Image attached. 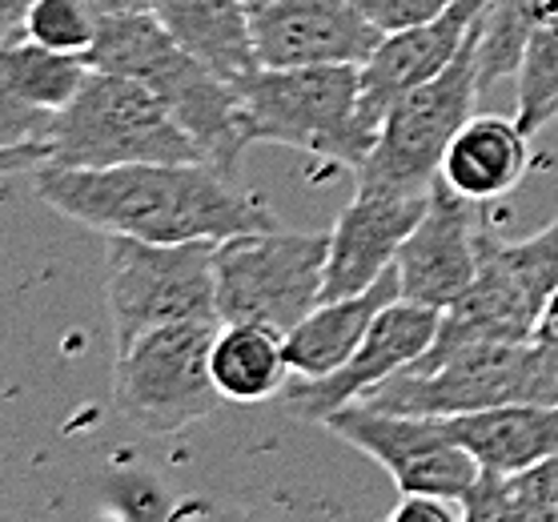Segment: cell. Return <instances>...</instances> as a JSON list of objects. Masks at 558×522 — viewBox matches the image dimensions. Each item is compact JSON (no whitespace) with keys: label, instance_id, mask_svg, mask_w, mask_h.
I'll use <instances>...</instances> for the list:
<instances>
[{"label":"cell","instance_id":"1","mask_svg":"<svg viewBox=\"0 0 558 522\" xmlns=\"http://www.w3.org/2000/svg\"><path fill=\"white\" fill-rule=\"evenodd\" d=\"M37 197L61 217L145 242H226L278 226L266 205L233 190L209 161H133L105 169H37Z\"/></svg>","mask_w":558,"mask_h":522},{"label":"cell","instance_id":"2","mask_svg":"<svg viewBox=\"0 0 558 522\" xmlns=\"http://www.w3.org/2000/svg\"><path fill=\"white\" fill-rule=\"evenodd\" d=\"M89 64L145 81L221 173H233L238 157L254 145L245 129L242 89L197 61L153 9H105Z\"/></svg>","mask_w":558,"mask_h":522},{"label":"cell","instance_id":"3","mask_svg":"<svg viewBox=\"0 0 558 522\" xmlns=\"http://www.w3.org/2000/svg\"><path fill=\"white\" fill-rule=\"evenodd\" d=\"M238 89L250 141L290 145L350 169L374 149L378 129L362 117V64L257 69Z\"/></svg>","mask_w":558,"mask_h":522},{"label":"cell","instance_id":"4","mask_svg":"<svg viewBox=\"0 0 558 522\" xmlns=\"http://www.w3.org/2000/svg\"><path fill=\"white\" fill-rule=\"evenodd\" d=\"M133 161H209V157L145 81L113 69H89L85 85L52 121L49 166L105 169Z\"/></svg>","mask_w":558,"mask_h":522},{"label":"cell","instance_id":"5","mask_svg":"<svg viewBox=\"0 0 558 522\" xmlns=\"http://www.w3.org/2000/svg\"><path fill=\"white\" fill-rule=\"evenodd\" d=\"M478 93H483V73H478V25H474L462 52L438 77L407 93L381 117L374 149L354 169L357 190L393 193V197L430 193L434 181L442 178V157L450 141L474 117Z\"/></svg>","mask_w":558,"mask_h":522},{"label":"cell","instance_id":"6","mask_svg":"<svg viewBox=\"0 0 558 522\" xmlns=\"http://www.w3.org/2000/svg\"><path fill=\"white\" fill-rule=\"evenodd\" d=\"M330 233L245 230L217 242V314L221 321H250L286 333L322 302Z\"/></svg>","mask_w":558,"mask_h":522},{"label":"cell","instance_id":"7","mask_svg":"<svg viewBox=\"0 0 558 522\" xmlns=\"http://www.w3.org/2000/svg\"><path fill=\"white\" fill-rule=\"evenodd\" d=\"M366 406L393 414H474L507 402H558V357L534 342H490L430 369H398L374 386Z\"/></svg>","mask_w":558,"mask_h":522},{"label":"cell","instance_id":"8","mask_svg":"<svg viewBox=\"0 0 558 522\" xmlns=\"http://www.w3.org/2000/svg\"><path fill=\"white\" fill-rule=\"evenodd\" d=\"M217 242H145L109 233V318L117 350L173 321H221L214 278Z\"/></svg>","mask_w":558,"mask_h":522},{"label":"cell","instance_id":"9","mask_svg":"<svg viewBox=\"0 0 558 522\" xmlns=\"http://www.w3.org/2000/svg\"><path fill=\"white\" fill-rule=\"evenodd\" d=\"M221 321H173L117 350L113 402L137 430L178 434L221 402L209 369Z\"/></svg>","mask_w":558,"mask_h":522},{"label":"cell","instance_id":"10","mask_svg":"<svg viewBox=\"0 0 558 522\" xmlns=\"http://www.w3.org/2000/svg\"><path fill=\"white\" fill-rule=\"evenodd\" d=\"M322 426L354 450L369 454L378 466H386L402 495L422 490V495L462 502L483 474V466L470 459V450H462L450 438L446 418L438 414H393V410L366 406V402H350L326 414Z\"/></svg>","mask_w":558,"mask_h":522},{"label":"cell","instance_id":"11","mask_svg":"<svg viewBox=\"0 0 558 522\" xmlns=\"http://www.w3.org/2000/svg\"><path fill=\"white\" fill-rule=\"evenodd\" d=\"M483 233L486 226L478 217V202L454 193L438 178L426 214L410 230V238L398 250V262H393L398 293L407 302H418V306L430 309L454 306L478 274Z\"/></svg>","mask_w":558,"mask_h":522},{"label":"cell","instance_id":"12","mask_svg":"<svg viewBox=\"0 0 558 522\" xmlns=\"http://www.w3.org/2000/svg\"><path fill=\"white\" fill-rule=\"evenodd\" d=\"M250 21L262 69L366 64L386 37L357 0H257Z\"/></svg>","mask_w":558,"mask_h":522},{"label":"cell","instance_id":"13","mask_svg":"<svg viewBox=\"0 0 558 522\" xmlns=\"http://www.w3.org/2000/svg\"><path fill=\"white\" fill-rule=\"evenodd\" d=\"M438 321H442V309L393 298L390 306L374 318V326L366 330L362 345L345 366H338L326 378H298L293 386H286L290 406L310 422H326V414H333V410L362 402L374 386H381L386 378H393L398 369H407L410 362H418L430 350Z\"/></svg>","mask_w":558,"mask_h":522},{"label":"cell","instance_id":"14","mask_svg":"<svg viewBox=\"0 0 558 522\" xmlns=\"http://www.w3.org/2000/svg\"><path fill=\"white\" fill-rule=\"evenodd\" d=\"M490 0H458L442 16L410 28H393L362 64V117L378 129L381 117L418 85L434 81L466 45Z\"/></svg>","mask_w":558,"mask_h":522},{"label":"cell","instance_id":"15","mask_svg":"<svg viewBox=\"0 0 558 522\" xmlns=\"http://www.w3.org/2000/svg\"><path fill=\"white\" fill-rule=\"evenodd\" d=\"M430 205V193L422 197H393V193L354 190V202L345 205L330 233V257H326V290L322 302L354 298L393 269L398 250L410 230L422 221Z\"/></svg>","mask_w":558,"mask_h":522},{"label":"cell","instance_id":"16","mask_svg":"<svg viewBox=\"0 0 558 522\" xmlns=\"http://www.w3.org/2000/svg\"><path fill=\"white\" fill-rule=\"evenodd\" d=\"M531 169V133L519 117H470L442 157V181L470 202L507 197Z\"/></svg>","mask_w":558,"mask_h":522},{"label":"cell","instance_id":"17","mask_svg":"<svg viewBox=\"0 0 558 522\" xmlns=\"http://www.w3.org/2000/svg\"><path fill=\"white\" fill-rule=\"evenodd\" d=\"M446 430L483 471L514 474L558 454V402H507L454 414L446 418Z\"/></svg>","mask_w":558,"mask_h":522},{"label":"cell","instance_id":"18","mask_svg":"<svg viewBox=\"0 0 558 522\" xmlns=\"http://www.w3.org/2000/svg\"><path fill=\"white\" fill-rule=\"evenodd\" d=\"M398 293V274L386 269L369 290L354 298H333L317 302L290 333H286V357H290L293 378H326L338 366H345L362 345L366 330L374 326L381 309L390 306Z\"/></svg>","mask_w":558,"mask_h":522},{"label":"cell","instance_id":"19","mask_svg":"<svg viewBox=\"0 0 558 522\" xmlns=\"http://www.w3.org/2000/svg\"><path fill=\"white\" fill-rule=\"evenodd\" d=\"M149 9L197 61L233 85L262 69L245 0H149Z\"/></svg>","mask_w":558,"mask_h":522},{"label":"cell","instance_id":"20","mask_svg":"<svg viewBox=\"0 0 558 522\" xmlns=\"http://www.w3.org/2000/svg\"><path fill=\"white\" fill-rule=\"evenodd\" d=\"M217 394L226 402H266L274 394H286L290 386V357L286 338L266 326L250 321H221L209 350Z\"/></svg>","mask_w":558,"mask_h":522},{"label":"cell","instance_id":"21","mask_svg":"<svg viewBox=\"0 0 558 522\" xmlns=\"http://www.w3.org/2000/svg\"><path fill=\"white\" fill-rule=\"evenodd\" d=\"M89 69L93 64L85 57L52 52L28 37L0 45V93L45 113H61L85 85Z\"/></svg>","mask_w":558,"mask_h":522},{"label":"cell","instance_id":"22","mask_svg":"<svg viewBox=\"0 0 558 522\" xmlns=\"http://www.w3.org/2000/svg\"><path fill=\"white\" fill-rule=\"evenodd\" d=\"M462 510L466 522H558V454L514 474L483 471Z\"/></svg>","mask_w":558,"mask_h":522},{"label":"cell","instance_id":"23","mask_svg":"<svg viewBox=\"0 0 558 522\" xmlns=\"http://www.w3.org/2000/svg\"><path fill=\"white\" fill-rule=\"evenodd\" d=\"M558 13V0H490L478 21V73L483 89L514 77L534 28Z\"/></svg>","mask_w":558,"mask_h":522},{"label":"cell","instance_id":"24","mask_svg":"<svg viewBox=\"0 0 558 522\" xmlns=\"http://www.w3.org/2000/svg\"><path fill=\"white\" fill-rule=\"evenodd\" d=\"M514 77H519V101H514L519 109H514V117L534 137L538 129H546L558 117V13L534 28Z\"/></svg>","mask_w":558,"mask_h":522},{"label":"cell","instance_id":"25","mask_svg":"<svg viewBox=\"0 0 558 522\" xmlns=\"http://www.w3.org/2000/svg\"><path fill=\"white\" fill-rule=\"evenodd\" d=\"M101 4L97 0H37L25 21V37L52 52L85 57L89 61L101 28Z\"/></svg>","mask_w":558,"mask_h":522},{"label":"cell","instance_id":"26","mask_svg":"<svg viewBox=\"0 0 558 522\" xmlns=\"http://www.w3.org/2000/svg\"><path fill=\"white\" fill-rule=\"evenodd\" d=\"M510 266L519 269V278L531 286V293L538 302H546L558 290V214L550 226H543L538 233L522 238V242H502Z\"/></svg>","mask_w":558,"mask_h":522},{"label":"cell","instance_id":"27","mask_svg":"<svg viewBox=\"0 0 558 522\" xmlns=\"http://www.w3.org/2000/svg\"><path fill=\"white\" fill-rule=\"evenodd\" d=\"M52 121H57V113L21 105L0 93V149H16V145H49Z\"/></svg>","mask_w":558,"mask_h":522},{"label":"cell","instance_id":"28","mask_svg":"<svg viewBox=\"0 0 558 522\" xmlns=\"http://www.w3.org/2000/svg\"><path fill=\"white\" fill-rule=\"evenodd\" d=\"M357 4L366 9V16L381 33H393V28H410V25H422V21L442 16L458 0H357Z\"/></svg>","mask_w":558,"mask_h":522},{"label":"cell","instance_id":"29","mask_svg":"<svg viewBox=\"0 0 558 522\" xmlns=\"http://www.w3.org/2000/svg\"><path fill=\"white\" fill-rule=\"evenodd\" d=\"M390 522H466V510H462L458 498L410 490V495L398 498V507L390 510Z\"/></svg>","mask_w":558,"mask_h":522},{"label":"cell","instance_id":"30","mask_svg":"<svg viewBox=\"0 0 558 522\" xmlns=\"http://www.w3.org/2000/svg\"><path fill=\"white\" fill-rule=\"evenodd\" d=\"M49 161V145H16V149H0V178L21 173V169H40Z\"/></svg>","mask_w":558,"mask_h":522},{"label":"cell","instance_id":"31","mask_svg":"<svg viewBox=\"0 0 558 522\" xmlns=\"http://www.w3.org/2000/svg\"><path fill=\"white\" fill-rule=\"evenodd\" d=\"M37 0H0V45L25 37V21Z\"/></svg>","mask_w":558,"mask_h":522},{"label":"cell","instance_id":"32","mask_svg":"<svg viewBox=\"0 0 558 522\" xmlns=\"http://www.w3.org/2000/svg\"><path fill=\"white\" fill-rule=\"evenodd\" d=\"M534 342L558 357V290L543 302V314H538V326H534Z\"/></svg>","mask_w":558,"mask_h":522},{"label":"cell","instance_id":"33","mask_svg":"<svg viewBox=\"0 0 558 522\" xmlns=\"http://www.w3.org/2000/svg\"><path fill=\"white\" fill-rule=\"evenodd\" d=\"M121 4H129V9H149V0H121Z\"/></svg>","mask_w":558,"mask_h":522},{"label":"cell","instance_id":"34","mask_svg":"<svg viewBox=\"0 0 558 522\" xmlns=\"http://www.w3.org/2000/svg\"><path fill=\"white\" fill-rule=\"evenodd\" d=\"M101 9H121V0H97Z\"/></svg>","mask_w":558,"mask_h":522},{"label":"cell","instance_id":"35","mask_svg":"<svg viewBox=\"0 0 558 522\" xmlns=\"http://www.w3.org/2000/svg\"><path fill=\"white\" fill-rule=\"evenodd\" d=\"M245 4H250V9H254V4H257V0H245Z\"/></svg>","mask_w":558,"mask_h":522}]
</instances>
